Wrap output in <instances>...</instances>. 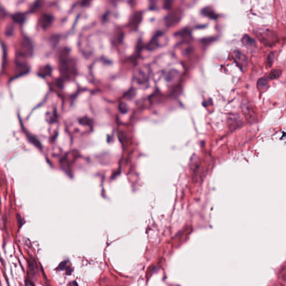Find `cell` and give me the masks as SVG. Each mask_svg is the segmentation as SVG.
I'll list each match as a JSON object with an SVG mask.
<instances>
[{
  "instance_id": "cell-15",
  "label": "cell",
  "mask_w": 286,
  "mask_h": 286,
  "mask_svg": "<svg viewBox=\"0 0 286 286\" xmlns=\"http://www.w3.org/2000/svg\"><path fill=\"white\" fill-rule=\"evenodd\" d=\"M190 34H191V31L188 28H185L184 29H182V30L178 32L176 34L183 37L185 35H190Z\"/></svg>"
},
{
  "instance_id": "cell-1",
  "label": "cell",
  "mask_w": 286,
  "mask_h": 286,
  "mask_svg": "<svg viewBox=\"0 0 286 286\" xmlns=\"http://www.w3.org/2000/svg\"><path fill=\"white\" fill-rule=\"evenodd\" d=\"M257 37L264 44H272L275 43L277 38L273 32L269 30H263L257 32Z\"/></svg>"
},
{
  "instance_id": "cell-18",
  "label": "cell",
  "mask_w": 286,
  "mask_h": 286,
  "mask_svg": "<svg viewBox=\"0 0 286 286\" xmlns=\"http://www.w3.org/2000/svg\"><path fill=\"white\" fill-rule=\"evenodd\" d=\"M25 286H34V284L32 283V282L30 280L27 279V280H25Z\"/></svg>"
},
{
  "instance_id": "cell-19",
  "label": "cell",
  "mask_w": 286,
  "mask_h": 286,
  "mask_svg": "<svg viewBox=\"0 0 286 286\" xmlns=\"http://www.w3.org/2000/svg\"><path fill=\"white\" fill-rule=\"evenodd\" d=\"M72 269L71 268H70V267H68L67 269H66V273L68 275H70L71 274V273H72Z\"/></svg>"
},
{
  "instance_id": "cell-3",
  "label": "cell",
  "mask_w": 286,
  "mask_h": 286,
  "mask_svg": "<svg viewBox=\"0 0 286 286\" xmlns=\"http://www.w3.org/2000/svg\"><path fill=\"white\" fill-rule=\"evenodd\" d=\"M182 15V11L177 9L170 13L166 18V22L168 26H173L177 24L181 19Z\"/></svg>"
},
{
  "instance_id": "cell-16",
  "label": "cell",
  "mask_w": 286,
  "mask_h": 286,
  "mask_svg": "<svg viewBox=\"0 0 286 286\" xmlns=\"http://www.w3.org/2000/svg\"><path fill=\"white\" fill-rule=\"evenodd\" d=\"M66 266H67V261H63L62 263H60V264L59 265V266L58 267V269L59 270H64L66 267Z\"/></svg>"
},
{
  "instance_id": "cell-12",
  "label": "cell",
  "mask_w": 286,
  "mask_h": 286,
  "mask_svg": "<svg viewBox=\"0 0 286 286\" xmlns=\"http://www.w3.org/2000/svg\"><path fill=\"white\" fill-rule=\"evenodd\" d=\"M25 14L24 13H16L13 16V19L18 23H22L25 20Z\"/></svg>"
},
{
  "instance_id": "cell-17",
  "label": "cell",
  "mask_w": 286,
  "mask_h": 286,
  "mask_svg": "<svg viewBox=\"0 0 286 286\" xmlns=\"http://www.w3.org/2000/svg\"><path fill=\"white\" fill-rule=\"evenodd\" d=\"M172 3H173V1H166L164 4V7L165 8H171V6H172Z\"/></svg>"
},
{
  "instance_id": "cell-2",
  "label": "cell",
  "mask_w": 286,
  "mask_h": 286,
  "mask_svg": "<svg viewBox=\"0 0 286 286\" xmlns=\"http://www.w3.org/2000/svg\"><path fill=\"white\" fill-rule=\"evenodd\" d=\"M242 112L245 115L248 121L250 122L254 121L255 112L250 102H248L247 100L243 101L242 103Z\"/></svg>"
},
{
  "instance_id": "cell-4",
  "label": "cell",
  "mask_w": 286,
  "mask_h": 286,
  "mask_svg": "<svg viewBox=\"0 0 286 286\" xmlns=\"http://www.w3.org/2000/svg\"><path fill=\"white\" fill-rule=\"evenodd\" d=\"M234 56L235 62L242 70H243V68L247 67L248 64V58L241 51L238 50L235 51L234 52Z\"/></svg>"
},
{
  "instance_id": "cell-6",
  "label": "cell",
  "mask_w": 286,
  "mask_h": 286,
  "mask_svg": "<svg viewBox=\"0 0 286 286\" xmlns=\"http://www.w3.org/2000/svg\"><path fill=\"white\" fill-rule=\"evenodd\" d=\"M242 43L247 46L255 47L256 46V42L254 39L252 38L248 35H245L242 40Z\"/></svg>"
},
{
  "instance_id": "cell-20",
  "label": "cell",
  "mask_w": 286,
  "mask_h": 286,
  "mask_svg": "<svg viewBox=\"0 0 286 286\" xmlns=\"http://www.w3.org/2000/svg\"><path fill=\"white\" fill-rule=\"evenodd\" d=\"M68 286H78L76 282H72L69 284Z\"/></svg>"
},
{
  "instance_id": "cell-10",
  "label": "cell",
  "mask_w": 286,
  "mask_h": 286,
  "mask_svg": "<svg viewBox=\"0 0 286 286\" xmlns=\"http://www.w3.org/2000/svg\"><path fill=\"white\" fill-rule=\"evenodd\" d=\"M27 262H28V265L30 271H31L32 273L35 274L38 272V267L36 261L34 258H30L28 259Z\"/></svg>"
},
{
  "instance_id": "cell-8",
  "label": "cell",
  "mask_w": 286,
  "mask_h": 286,
  "mask_svg": "<svg viewBox=\"0 0 286 286\" xmlns=\"http://www.w3.org/2000/svg\"><path fill=\"white\" fill-rule=\"evenodd\" d=\"M240 120L239 119V116L233 115L232 116H229V123L230 126L231 127H237L238 125L240 124Z\"/></svg>"
},
{
  "instance_id": "cell-7",
  "label": "cell",
  "mask_w": 286,
  "mask_h": 286,
  "mask_svg": "<svg viewBox=\"0 0 286 286\" xmlns=\"http://www.w3.org/2000/svg\"><path fill=\"white\" fill-rule=\"evenodd\" d=\"M25 133L27 139L30 143H32L33 145L37 146L39 149L41 148V143L39 142V140L37 138V137H35V136L32 135L31 134L27 133H27L25 132Z\"/></svg>"
},
{
  "instance_id": "cell-5",
  "label": "cell",
  "mask_w": 286,
  "mask_h": 286,
  "mask_svg": "<svg viewBox=\"0 0 286 286\" xmlns=\"http://www.w3.org/2000/svg\"><path fill=\"white\" fill-rule=\"evenodd\" d=\"M201 14L211 19L216 20L218 18V15L210 7H206L201 10Z\"/></svg>"
},
{
  "instance_id": "cell-11",
  "label": "cell",
  "mask_w": 286,
  "mask_h": 286,
  "mask_svg": "<svg viewBox=\"0 0 286 286\" xmlns=\"http://www.w3.org/2000/svg\"><path fill=\"white\" fill-rule=\"evenodd\" d=\"M282 70H278V69H273V70H271L269 74V78L271 80H274L278 78H280V75L282 74Z\"/></svg>"
},
{
  "instance_id": "cell-14",
  "label": "cell",
  "mask_w": 286,
  "mask_h": 286,
  "mask_svg": "<svg viewBox=\"0 0 286 286\" xmlns=\"http://www.w3.org/2000/svg\"><path fill=\"white\" fill-rule=\"evenodd\" d=\"M274 59H275V54L274 52H271L267 58V67H268V68H271L272 66Z\"/></svg>"
},
{
  "instance_id": "cell-9",
  "label": "cell",
  "mask_w": 286,
  "mask_h": 286,
  "mask_svg": "<svg viewBox=\"0 0 286 286\" xmlns=\"http://www.w3.org/2000/svg\"><path fill=\"white\" fill-rule=\"evenodd\" d=\"M268 87V81L266 78H261L257 82V87L260 91H265Z\"/></svg>"
},
{
  "instance_id": "cell-13",
  "label": "cell",
  "mask_w": 286,
  "mask_h": 286,
  "mask_svg": "<svg viewBox=\"0 0 286 286\" xmlns=\"http://www.w3.org/2000/svg\"><path fill=\"white\" fill-rule=\"evenodd\" d=\"M51 18L49 15H44V17L41 18V25L43 27H45L49 25V23L51 22Z\"/></svg>"
}]
</instances>
